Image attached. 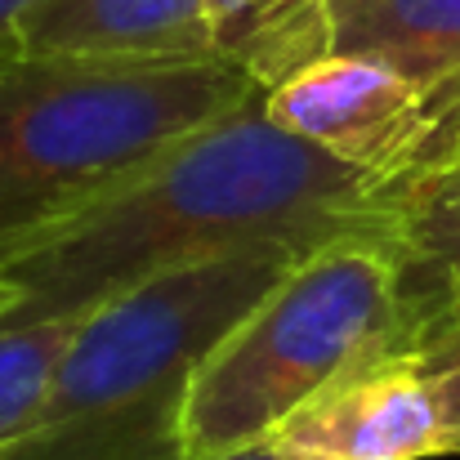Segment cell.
Instances as JSON below:
<instances>
[{
    "label": "cell",
    "mask_w": 460,
    "mask_h": 460,
    "mask_svg": "<svg viewBox=\"0 0 460 460\" xmlns=\"http://www.w3.org/2000/svg\"><path fill=\"white\" fill-rule=\"evenodd\" d=\"M18 300H22V296H18V287L0 278V317H9V313L18 308Z\"/></svg>",
    "instance_id": "14"
},
{
    "label": "cell",
    "mask_w": 460,
    "mask_h": 460,
    "mask_svg": "<svg viewBox=\"0 0 460 460\" xmlns=\"http://www.w3.org/2000/svg\"><path fill=\"white\" fill-rule=\"evenodd\" d=\"M420 296L394 233L305 251L201 358L183 407V460L260 447L340 376L411 349Z\"/></svg>",
    "instance_id": "3"
},
{
    "label": "cell",
    "mask_w": 460,
    "mask_h": 460,
    "mask_svg": "<svg viewBox=\"0 0 460 460\" xmlns=\"http://www.w3.org/2000/svg\"><path fill=\"white\" fill-rule=\"evenodd\" d=\"M40 9V0H0V67L22 54V27Z\"/></svg>",
    "instance_id": "13"
},
{
    "label": "cell",
    "mask_w": 460,
    "mask_h": 460,
    "mask_svg": "<svg viewBox=\"0 0 460 460\" xmlns=\"http://www.w3.org/2000/svg\"><path fill=\"white\" fill-rule=\"evenodd\" d=\"M411 358L420 362V371L434 389V402L460 443V308H438V313L420 317Z\"/></svg>",
    "instance_id": "12"
},
{
    "label": "cell",
    "mask_w": 460,
    "mask_h": 460,
    "mask_svg": "<svg viewBox=\"0 0 460 460\" xmlns=\"http://www.w3.org/2000/svg\"><path fill=\"white\" fill-rule=\"evenodd\" d=\"M22 54L215 58L201 0H40Z\"/></svg>",
    "instance_id": "7"
},
{
    "label": "cell",
    "mask_w": 460,
    "mask_h": 460,
    "mask_svg": "<svg viewBox=\"0 0 460 460\" xmlns=\"http://www.w3.org/2000/svg\"><path fill=\"white\" fill-rule=\"evenodd\" d=\"M300 255L237 251L85 313L36 425L4 460H183V407L201 358Z\"/></svg>",
    "instance_id": "4"
},
{
    "label": "cell",
    "mask_w": 460,
    "mask_h": 460,
    "mask_svg": "<svg viewBox=\"0 0 460 460\" xmlns=\"http://www.w3.org/2000/svg\"><path fill=\"white\" fill-rule=\"evenodd\" d=\"M224 460H278V456L264 452V447H251V452H237V456H224Z\"/></svg>",
    "instance_id": "15"
},
{
    "label": "cell",
    "mask_w": 460,
    "mask_h": 460,
    "mask_svg": "<svg viewBox=\"0 0 460 460\" xmlns=\"http://www.w3.org/2000/svg\"><path fill=\"white\" fill-rule=\"evenodd\" d=\"M389 183L282 130L255 90L99 206L4 251L0 278L22 300L0 326L85 317L153 278L255 246L385 233Z\"/></svg>",
    "instance_id": "1"
},
{
    "label": "cell",
    "mask_w": 460,
    "mask_h": 460,
    "mask_svg": "<svg viewBox=\"0 0 460 460\" xmlns=\"http://www.w3.org/2000/svg\"><path fill=\"white\" fill-rule=\"evenodd\" d=\"M389 233L411 269L420 317L460 308V161L389 183Z\"/></svg>",
    "instance_id": "10"
},
{
    "label": "cell",
    "mask_w": 460,
    "mask_h": 460,
    "mask_svg": "<svg viewBox=\"0 0 460 460\" xmlns=\"http://www.w3.org/2000/svg\"><path fill=\"white\" fill-rule=\"evenodd\" d=\"M255 90L219 58H9L0 67V255L99 206Z\"/></svg>",
    "instance_id": "2"
},
{
    "label": "cell",
    "mask_w": 460,
    "mask_h": 460,
    "mask_svg": "<svg viewBox=\"0 0 460 460\" xmlns=\"http://www.w3.org/2000/svg\"><path fill=\"white\" fill-rule=\"evenodd\" d=\"M331 54L394 67L429 99L460 85V0H331Z\"/></svg>",
    "instance_id": "8"
},
{
    "label": "cell",
    "mask_w": 460,
    "mask_h": 460,
    "mask_svg": "<svg viewBox=\"0 0 460 460\" xmlns=\"http://www.w3.org/2000/svg\"><path fill=\"white\" fill-rule=\"evenodd\" d=\"M264 108L296 139L380 179L420 170L434 139L429 94L358 54H326L287 85L264 90Z\"/></svg>",
    "instance_id": "5"
},
{
    "label": "cell",
    "mask_w": 460,
    "mask_h": 460,
    "mask_svg": "<svg viewBox=\"0 0 460 460\" xmlns=\"http://www.w3.org/2000/svg\"><path fill=\"white\" fill-rule=\"evenodd\" d=\"M210 54L278 90L335 49L331 0H201Z\"/></svg>",
    "instance_id": "9"
},
{
    "label": "cell",
    "mask_w": 460,
    "mask_h": 460,
    "mask_svg": "<svg viewBox=\"0 0 460 460\" xmlns=\"http://www.w3.org/2000/svg\"><path fill=\"white\" fill-rule=\"evenodd\" d=\"M81 317H49L27 326H0V460L36 425L58 358L67 353Z\"/></svg>",
    "instance_id": "11"
},
{
    "label": "cell",
    "mask_w": 460,
    "mask_h": 460,
    "mask_svg": "<svg viewBox=\"0 0 460 460\" xmlns=\"http://www.w3.org/2000/svg\"><path fill=\"white\" fill-rule=\"evenodd\" d=\"M278 460H438L460 456L434 389L411 358L385 353L291 411L264 443Z\"/></svg>",
    "instance_id": "6"
}]
</instances>
